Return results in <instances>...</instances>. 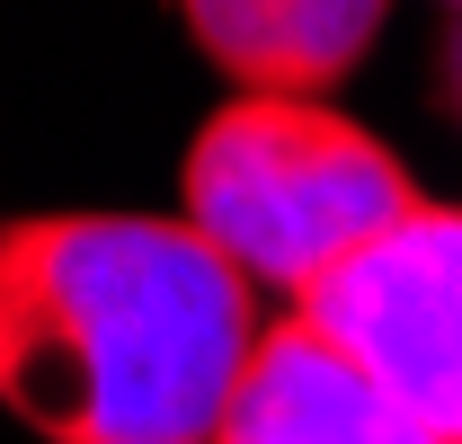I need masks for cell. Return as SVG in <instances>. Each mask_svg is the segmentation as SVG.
Listing matches in <instances>:
<instances>
[{
    "label": "cell",
    "instance_id": "obj_1",
    "mask_svg": "<svg viewBox=\"0 0 462 444\" xmlns=\"http://www.w3.org/2000/svg\"><path fill=\"white\" fill-rule=\"evenodd\" d=\"M258 284L187 214L0 222V409L45 444H223Z\"/></svg>",
    "mask_w": 462,
    "mask_h": 444
},
{
    "label": "cell",
    "instance_id": "obj_2",
    "mask_svg": "<svg viewBox=\"0 0 462 444\" xmlns=\"http://www.w3.org/2000/svg\"><path fill=\"white\" fill-rule=\"evenodd\" d=\"M418 205L409 169L329 98L240 89L187 152V222L267 293H311Z\"/></svg>",
    "mask_w": 462,
    "mask_h": 444
},
{
    "label": "cell",
    "instance_id": "obj_3",
    "mask_svg": "<svg viewBox=\"0 0 462 444\" xmlns=\"http://www.w3.org/2000/svg\"><path fill=\"white\" fill-rule=\"evenodd\" d=\"M311 329L365 365L427 436L462 444V214L409 205L392 231H374L356 258L293 302Z\"/></svg>",
    "mask_w": 462,
    "mask_h": 444
},
{
    "label": "cell",
    "instance_id": "obj_4",
    "mask_svg": "<svg viewBox=\"0 0 462 444\" xmlns=\"http://www.w3.org/2000/svg\"><path fill=\"white\" fill-rule=\"evenodd\" d=\"M223 444H445V436H427L365 365H346L293 311V320H276L258 338Z\"/></svg>",
    "mask_w": 462,
    "mask_h": 444
},
{
    "label": "cell",
    "instance_id": "obj_5",
    "mask_svg": "<svg viewBox=\"0 0 462 444\" xmlns=\"http://www.w3.org/2000/svg\"><path fill=\"white\" fill-rule=\"evenodd\" d=\"M196 45L258 98H320L356 71L392 0H178Z\"/></svg>",
    "mask_w": 462,
    "mask_h": 444
},
{
    "label": "cell",
    "instance_id": "obj_6",
    "mask_svg": "<svg viewBox=\"0 0 462 444\" xmlns=\"http://www.w3.org/2000/svg\"><path fill=\"white\" fill-rule=\"evenodd\" d=\"M445 89H454V116H462V18H454V45H445Z\"/></svg>",
    "mask_w": 462,
    "mask_h": 444
},
{
    "label": "cell",
    "instance_id": "obj_7",
    "mask_svg": "<svg viewBox=\"0 0 462 444\" xmlns=\"http://www.w3.org/2000/svg\"><path fill=\"white\" fill-rule=\"evenodd\" d=\"M454 9H462V0H454Z\"/></svg>",
    "mask_w": 462,
    "mask_h": 444
}]
</instances>
